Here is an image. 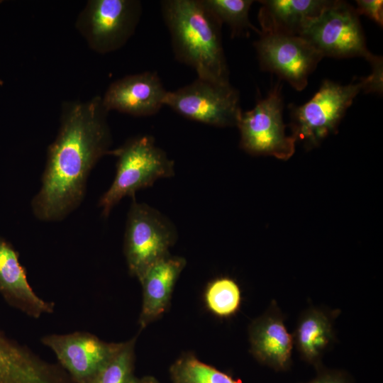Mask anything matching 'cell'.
<instances>
[{
    "label": "cell",
    "instance_id": "30bf717a",
    "mask_svg": "<svg viewBox=\"0 0 383 383\" xmlns=\"http://www.w3.org/2000/svg\"><path fill=\"white\" fill-rule=\"evenodd\" d=\"M260 67L286 80L297 91L308 84L323 55L299 35L260 33L254 42Z\"/></svg>",
    "mask_w": 383,
    "mask_h": 383
},
{
    "label": "cell",
    "instance_id": "5bb4252c",
    "mask_svg": "<svg viewBox=\"0 0 383 383\" xmlns=\"http://www.w3.org/2000/svg\"><path fill=\"white\" fill-rule=\"evenodd\" d=\"M186 265L185 258L170 253L148 267L138 278L143 291L138 319L140 329L169 309L175 284Z\"/></svg>",
    "mask_w": 383,
    "mask_h": 383
},
{
    "label": "cell",
    "instance_id": "2e32d148",
    "mask_svg": "<svg viewBox=\"0 0 383 383\" xmlns=\"http://www.w3.org/2000/svg\"><path fill=\"white\" fill-rule=\"evenodd\" d=\"M258 21L262 33L299 35L332 2L328 0H264Z\"/></svg>",
    "mask_w": 383,
    "mask_h": 383
},
{
    "label": "cell",
    "instance_id": "3957f363",
    "mask_svg": "<svg viewBox=\"0 0 383 383\" xmlns=\"http://www.w3.org/2000/svg\"><path fill=\"white\" fill-rule=\"evenodd\" d=\"M109 155L117 158L116 172L111 185L99 201L104 217L125 196L133 198L139 189L174 174V161L150 135L133 138L121 147L111 150Z\"/></svg>",
    "mask_w": 383,
    "mask_h": 383
},
{
    "label": "cell",
    "instance_id": "44dd1931",
    "mask_svg": "<svg viewBox=\"0 0 383 383\" xmlns=\"http://www.w3.org/2000/svg\"><path fill=\"white\" fill-rule=\"evenodd\" d=\"M137 335L123 342L118 351L89 383H136L135 348Z\"/></svg>",
    "mask_w": 383,
    "mask_h": 383
},
{
    "label": "cell",
    "instance_id": "e0dca14e",
    "mask_svg": "<svg viewBox=\"0 0 383 383\" xmlns=\"http://www.w3.org/2000/svg\"><path fill=\"white\" fill-rule=\"evenodd\" d=\"M334 316L323 309L310 307L301 315L292 335L302 359L316 370L323 366V354L335 340Z\"/></svg>",
    "mask_w": 383,
    "mask_h": 383
},
{
    "label": "cell",
    "instance_id": "ac0fdd59",
    "mask_svg": "<svg viewBox=\"0 0 383 383\" xmlns=\"http://www.w3.org/2000/svg\"><path fill=\"white\" fill-rule=\"evenodd\" d=\"M169 374L172 383H242L191 352L183 353L170 365Z\"/></svg>",
    "mask_w": 383,
    "mask_h": 383
},
{
    "label": "cell",
    "instance_id": "ffe728a7",
    "mask_svg": "<svg viewBox=\"0 0 383 383\" xmlns=\"http://www.w3.org/2000/svg\"><path fill=\"white\" fill-rule=\"evenodd\" d=\"M201 1L221 24L225 23L229 26L232 37L248 34L250 30L260 35V30L250 23L248 17L253 1L201 0Z\"/></svg>",
    "mask_w": 383,
    "mask_h": 383
},
{
    "label": "cell",
    "instance_id": "8992f818",
    "mask_svg": "<svg viewBox=\"0 0 383 383\" xmlns=\"http://www.w3.org/2000/svg\"><path fill=\"white\" fill-rule=\"evenodd\" d=\"M142 13L138 0H89L75 26L94 51L106 54L123 47L133 35Z\"/></svg>",
    "mask_w": 383,
    "mask_h": 383
},
{
    "label": "cell",
    "instance_id": "7402d4cb",
    "mask_svg": "<svg viewBox=\"0 0 383 383\" xmlns=\"http://www.w3.org/2000/svg\"><path fill=\"white\" fill-rule=\"evenodd\" d=\"M372 66V72L367 77H361L362 90L365 93L382 94L383 90V64L380 56L374 55L369 62Z\"/></svg>",
    "mask_w": 383,
    "mask_h": 383
},
{
    "label": "cell",
    "instance_id": "cb8c5ba5",
    "mask_svg": "<svg viewBox=\"0 0 383 383\" xmlns=\"http://www.w3.org/2000/svg\"><path fill=\"white\" fill-rule=\"evenodd\" d=\"M355 9L359 15L364 14L374 21L379 26L383 25V1L357 0Z\"/></svg>",
    "mask_w": 383,
    "mask_h": 383
},
{
    "label": "cell",
    "instance_id": "ba28073f",
    "mask_svg": "<svg viewBox=\"0 0 383 383\" xmlns=\"http://www.w3.org/2000/svg\"><path fill=\"white\" fill-rule=\"evenodd\" d=\"M282 110L281 87L277 83L252 109L241 111L236 126L240 147L251 155L289 159L294 153L296 140L286 134Z\"/></svg>",
    "mask_w": 383,
    "mask_h": 383
},
{
    "label": "cell",
    "instance_id": "603a6c76",
    "mask_svg": "<svg viewBox=\"0 0 383 383\" xmlns=\"http://www.w3.org/2000/svg\"><path fill=\"white\" fill-rule=\"evenodd\" d=\"M316 372L315 377L306 383H353L351 376L342 370L321 366Z\"/></svg>",
    "mask_w": 383,
    "mask_h": 383
},
{
    "label": "cell",
    "instance_id": "d4e9b609",
    "mask_svg": "<svg viewBox=\"0 0 383 383\" xmlns=\"http://www.w3.org/2000/svg\"><path fill=\"white\" fill-rule=\"evenodd\" d=\"M136 383H160L158 379L151 375L143 376L140 378L138 377Z\"/></svg>",
    "mask_w": 383,
    "mask_h": 383
},
{
    "label": "cell",
    "instance_id": "7a4b0ae2",
    "mask_svg": "<svg viewBox=\"0 0 383 383\" xmlns=\"http://www.w3.org/2000/svg\"><path fill=\"white\" fill-rule=\"evenodd\" d=\"M161 11L176 59L192 67L198 78L230 83L222 24L201 0L162 1Z\"/></svg>",
    "mask_w": 383,
    "mask_h": 383
},
{
    "label": "cell",
    "instance_id": "6da1fadb",
    "mask_svg": "<svg viewBox=\"0 0 383 383\" xmlns=\"http://www.w3.org/2000/svg\"><path fill=\"white\" fill-rule=\"evenodd\" d=\"M108 112L99 96L62 106L57 135L48 149L41 187L31 202L38 219L60 221L82 201L90 171L111 151Z\"/></svg>",
    "mask_w": 383,
    "mask_h": 383
},
{
    "label": "cell",
    "instance_id": "5b68a950",
    "mask_svg": "<svg viewBox=\"0 0 383 383\" xmlns=\"http://www.w3.org/2000/svg\"><path fill=\"white\" fill-rule=\"evenodd\" d=\"M362 90L361 78L341 85L331 80L323 82L318 91L306 104L291 106L292 136L310 147L316 146L335 132L347 109Z\"/></svg>",
    "mask_w": 383,
    "mask_h": 383
},
{
    "label": "cell",
    "instance_id": "52a82bcc",
    "mask_svg": "<svg viewBox=\"0 0 383 383\" xmlns=\"http://www.w3.org/2000/svg\"><path fill=\"white\" fill-rule=\"evenodd\" d=\"M355 8L343 1L331 4L301 32L323 57H365L374 56L366 46L365 38Z\"/></svg>",
    "mask_w": 383,
    "mask_h": 383
},
{
    "label": "cell",
    "instance_id": "7c38bea8",
    "mask_svg": "<svg viewBox=\"0 0 383 383\" xmlns=\"http://www.w3.org/2000/svg\"><path fill=\"white\" fill-rule=\"evenodd\" d=\"M167 93L156 72H144L111 83L102 101L109 111L115 110L133 116H149L165 106Z\"/></svg>",
    "mask_w": 383,
    "mask_h": 383
},
{
    "label": "cell",
    "instance_id": "8fae6325",
    "mask_svg": "<svg viewBox=\"0 0 383 383\" xmlns=\"http://www.w3.org/2000/svg\"><path fill=\"white\" fill-rule=\"evenodd\" d=\"M40 340L52 350L74 383H89L123 344L108 343L84 331L46 335Z\"/></svg>",
    "mask_w": 383,
    "mask_h": 383
},
{
    "label": "cell",
    "instance_id": "277c9868",
    "mask_svg": "<svg viewBox=\"0 0 383 383\" xmlns=\"http://www.w3.org/2000/svg\"><path fill=\"white\" fill-rule=\"evenodd\" d=\"M177 237L174 224L165 215L133 197L123 241L130 274L138 278L148 267L169 255Z\"/></svg>",
    "mask_w": 383,
    "mask_h": 383
},
{
    "label": "cell",
    "instance_id": "d6986e66",
    "mask_svg": "<svg viewBox=\"0 0 383 383\" xmlns=\"http://www.w3.org/2000/svg\"><path fill=\"white\" fill-rule=\"evenodd\" d=\"M204 302L207 310L219 318L235 314L241 305L240 289L235 281L227 277L209 282L204 292Z\"/></svg>",
    "mask_w": 383,
    "mask_h": 383
},
{
    "label": "cell",
    "instance_id": "9c48e42d",
    "mask_svg": "<svg viewBox=\"0 0 383 383\" xmlns=\"http://www.w3.org/2000/svg\"><path fill=\"white\" fill-rule=\"evenodd\" d=\"M165 105L187 118L216 127L236 126L242 111L238 91L230 83L198 77L167 91Z\"/></svg>",
    "mask_w": 383,
    "mask_h": 383
},
{
    "label": "cell",
    "instance_id": "9a60e30c",
    "mask_svg": "<svg viewBox=\"0 0 383 383\" xmlns=\"http://www.w3.org/2000/svg\"><path fill=\"white\" fill-rule=\"evenodd\" d=\"M0 292L15 306L29 316L38 318L51 313L53 302L39 297L28 283L25 269L18 261V254L6 241L0 239Z\"/></svg>",
    "mask_w": 383,
    "mask_h": 383
},
{
    "label": "cell",
    "instance_id": "4fadbf2b",
    "mask_svg": "<svg viewBox=\"0 0 383 383\" xmlns=\"http://www.w3.org/2000/svg\"><path fill=\"white\" fill-rule=\"evenodd\" d=\"M248 338L250 353L260 364L278 372L290 367L293 335L288 332L284 317L275 303L251 322Z\"/></svg>",
    "mask_w": 383,
    "mask_h": 383
}]
</instances>
